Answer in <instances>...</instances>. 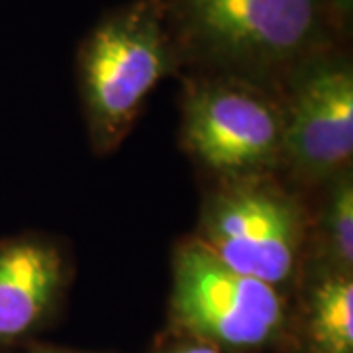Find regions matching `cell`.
<instances>
[{
  "label": "cell",
  "instance_id": "4",
  "mask_svg": "<svg viewBox=\"0 0 353 353\" xmlns=\"http://www.w3.org/2000/svg\"><path fill=\"white\" fill-rule=\"evenodd\" d=\"M169 318L179 338L224 353H263L285 347L290 296L238 273L189 236L173 252Z\"/></svg>",
  "mask_w": 353,
  "mask_h": 353
},
{
  "label": "cell",
  "instance_id": "10",
  "mask_svg": "<svg viewBox=\"0 0 353 353\" xmlns=\"http://www.w3.org/2000/svg\"><path fill=\"white\" fill-rule=\"evenodd\" d=\"M153 353H224V352L216 350V347H212V345L201 343V341L189 340V338H179V336H176V341L165 343V345H161V347H157Z\"/></svg>",
  "mask_w": 353,
  "mask_h": 353
},
{
  "label": "cell",
  "instance_id": "6",
  "mask_svg": "<svg viewBox=\"0 0 353 353\" xmlns=\"http://www.w3.org/2000/svg\"><path fill=\"white\" fill-rule=\"evenodd\" d=\"M283 102L281 176L314 194L353 169V61L347 43L316 53L279 85Z\"/></svg>",
  "mask_w": 353,
  "mask_h": 353
},
{
  "label": "cell",
  "instance_id": "5",
  "mask_svg": "<svg viewBox=\"0 0 353 353\" xmlns=\"http://www.w3.org/2000/svg\"><path fill=\"white\" fill-rule=\"evenodd\" d=\"M181 145L214 183L281 175L279 88L216 73H183Z\"/></svg>",
  "mask_w": 353,
  "mask_h": 353
},
{
  "label": "cell",
  "instance_id": "2",
  "mask_svg": "<svg viewBox=\"0 0 353 353\" xmlns=\"http://www.w3.org/2000/svg\"><path fill=\"white\" fill-rule=\"evenodd\" d=\"M181 61L157 0H132L102 16L77 50V88L90 148L108 155Z\"/></svg>",
  "mask_w": 353,
  "mask_h": 353
},
{
  "label": "cell",
  "instance_id": "8",
  "mask_svg": "<svg viewBox=\"0 0 353 353\" xmlns=\"http://www.w3.org/2000/svg\"><path fill=\"white\" fill-rule=\"evenodd\" d=\"M285 350L353 353V273L304 267L290 296Z\"/></svg>",
  "mask_w": 353,
  "mask_h": 353
},
{
  "label": "cell",
  "instance_id": "3",
  "mask_svg": "<svg viewBox=\"0 0 353 353\" xmlns=\"http://www.w3.org/2000/svg\"><path fill=\"white\" fill-rule=\"evenodd\" d=\"M310 201L281 175L212 183L194 238L238 273L292 296L306 257Z\"/></svg>",
  "mask_w": 353,
  "mask_h": 353
},
{
  "label": "cell",
  "instance_id": "9",
  "mask_svg": "<svg viewBox=\"0 0 353 353\" xmlns=\"http://www.w3.org/2000/svg\"><path fill=\"white\" fill-rule=\"evenodd\" d=\"M314 196L304 267L353 273V169L334 176Z\"/></svg>",
  "mask_w": 353,
  "mask_h": 353
},
{
  "label": "cell",
  "instance_id": "1",
  "mask_svg": "<svg viewBox=\"0 0 353 353\" xmlns=\"http://www.w3.org/2000/svg\"><path fill=\"white\" fill-rule=\"evenodd\" d=\"M183 73L279 88L294 67L347 43L352 0H157Z\"/></svg>",
  "mask_w": 353,
  "mask_h": 353
},
{
  "label": "cell",
  "instance_id": "11",
  "mask_svg": "<svg viewBox=\"0 0 353 353\" xmlns=\"http://www.w3.org/2000/svg\"><path fill=\"white\" fill-rule=\"evenodd\" d=\"M28 353H92V352H73V350H55V347H36Z\"/></svg>",
  "mask_w": 353,
  "mask_h": 353
},
{
  "label": "cell",
  "instance_id": "7",
  "mask_svg": "<svg viewBox=\"0 0 353 353\" xmlns=\"http://www.w3.org/2000/svg\"><path fill=\"white\" fill-rule=\"evenodd\" d=\"M73 281L71 253L41 232L0 240V353H10L50 326Z\"/></svg>",
  "mask_w": 353,
  "mask_h": 353
}]
</instances>
